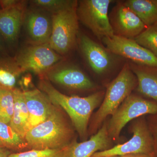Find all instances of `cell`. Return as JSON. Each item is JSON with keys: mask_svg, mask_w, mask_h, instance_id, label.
Here are the masks:
<instances>
[{"mask_svg": "<svg viewBox=\"0 0 157 157\" xmlns=\"http://www.w3.org/2000/svg\"><path fill=\"white\" fill-rule=\"evenodd\" d=\"M39 87L52 103L67 113L82 141L88 140V127L93 112L101 105L105 91L99 90L86 97L69 96L60 92L50 82L40 78Z\"/></svg>", "mask_w": 157, "mask_h": 157, "instance_id": "6da1fadb", "label": "cell"}, {"mask_svg": "<svg viewBox=\"0 0 157 157\" xmlns=\"http://www.w3.org/2000/svg\"><path fill=\"white\" fill-rule=\"evenodd\" d=\"M75 130L62 108L56 106L47 119L30 130L25 139L29 150L64 148L76 139Z\"/></svg>", "mask_w": 157, "mask_h": 157, "instance_id": "7a4b0ae2", "label": "cell"}, {"mask_svg": "<svg viewBox=\"0 0 157 157\" xmlns=\"http://www.w3.org/2000/svg\"><path fill=\"white\" fill-rule=\"evenodd\" d=\"M137 85V77L129 64L127 63L117 76L107 86L102 103L90 120L89 136L94 135L98 132L107 117L115 112Z\"/></svg>", "mask_w": 157, "mask_h": 157, "instance_id": "3957f363", "label": "cell"}, {"mask_svg": "<svg viewBox=\"0 0 157 157\" xmlns=\"http://www.w3.org/2000/svg\"><path fill=\"white\" fill-rule=\"evenodd\" d=\"M77 4L78 1L65 10L51 14L52 32L48 44L62 56L73 50L77 42L79 22Z\"/></svg>", "mask_w": 157, "mask_h": 157, "instance_id": "277c9868", "label": "cell"}, {"mask_svg": "<svg viewBox=\"0 0 157 157\" xmlns=\"http://www.w3.org/2000/svg\"><path fill=\"white\" fill-rule=\"evenodd\" d=\"M157 113V102L134 94L123 101L109 120L106 121L107 131L114 143L118 142L121 133L129 122L140 117Z\"/></svg>", "mask_w": 157, "mask_h": 157, "instance_id": "5b68a950", "label": "cell"}, {"mask_svg": "<svg viewBox=\"0 0 157 157\" xmlns=\"http://www.w3.org/2000/svg\"><path fill=\"white\" fill-rule=\"evenodd\" d=\"M129 132L133 135L130 140L125 143L118 144L109 149L97 152L91 157L121 156L135 154H157L155 150L153 138L144 116L132 121L129 127Z\"/></svg>", "mask_w": 157, "mask_h": 157, "instance_id": "8992f818", "label": "cell"}, {"mask_svg": "<svg viewBox=\"0 0 157 157\" xmlns=\"http://www.w3.org/2000/svg\"><path fill=\"white\" fill-rule=\"evenodd\" d=\"M111 0L78 1L77 14L78 21L92 32L101 41L114 36L109 22L108 9Z\"/></svg>", "mask_w": 157, "mask_h": 157, "instance_id": "52a82bcc", "label": "cell"}, {"mask_svg": "<svg viewBox=\"0 0 157 157\" xmlns=\"http://www.w3.org/2000/svg\"><path fill=\"white\" fill-rule=\"evenodd\" d=\"M14 59L23 73L32 71L40 77L59 63L63 56L53 50L47 43L25 47L19 51Z\"/></svg>", "mask_w": 157, "mask_h": 157, "instance_id": "ba28073f", "label": "cell"}, {"mask_svg": "<svg viewBox=\"0 0 157 157\" xmlns=\"http://www.w3.org/2000/svg\"><path fill=\"white\" fill-rule=\"evenodd\" d=\"M104 46L117 56L141 66L157 67V57L134 39L114 36L102 39Z\"/></svg>", "mask_w": 157, "mask_h": 157, "instance_id": "9c48e42d", "label": "cell"}, {"mask_svg": "<svg viewBox=\"0 0 157 157\" xmlns=\"http://www.w3.org/2000/svg\"><path fill=\"white\" fill-rule=\"evenodd\" d=\"M77 42L82 55L94 73L102 75L114 67L116 55L105 46L85 34L78 35Z\"/></svg>", "mask_w": 157, "mask_h": 157, "instance_id": "30bf717a", "label": "cell"}, {"mask_svg": "<svg viewBox=\"0 0 157 157\" xmlns=\"http://www.w3.org/2000/svg\"><path fill=\"white\" fill-rule=\"evenodd\" d=\"M40 78L76 90H87L96 87L82 70L76 66L67 64H57Z\"/></svg>", "mask_w": 157, "mask_h": 157, "instance_id": "8fae6325", "label": "cell"}, {"mask_svg": "<svg viewBox=\"0 0 157 157\" xmlns=\"http://www.w3.org/2000/svg\"><path fill=\"white\" fill-rule=\"evenodd\" d=\"M109 18L114 35L118 36L134 39L147 28L123 1L113 7Z\"/></svg>", "mask_w": 157, "mask_h": 157, "instance_id": "7c38bea8", "label": "cell"}, {"mask_svg": "<svg viewBox=\"0 0 157 157\" xmlns=\"http://www.w3.org/2000/svg\"><path fill=\"white\" fill-rule=\"evenodd\" d=\"M42 9L26 11L24 23L31 45L48 43L52 32V16Z\"/></svg>", "mask_w": 157, "mask_h": 157, "instance_id": "4fadbf2b", "label": "cell"}, {"mask_svg": "<svg viewBox=\"0 0 157 157\" xmlns=\"http://www.w3.org/2000/svg\"><path fill=\"white\" fill-rule=\"evenodd\" d=\"M26 104L28 110V132L49 117L56 106L48 96L40 90L35 89L23 91Z\"/></svg>", "mask_w": 157, "mask_h": 157, "instance_id": "5bb4252c", "label": "cell"}, {"mask_svg": "<svg viewBox=\"0 0 157 157\" xmlns=\"http://www.w3.org/2000/svg\"><path fill=\"white\" fill-rule=\"evenodd\" d=\"M26 1L9 9H0V35L9 45L17 42L26 12Z\"/></svg>", "mask_w": 157, "mask_h": 157, "instance_id": "9a60e30c", "label": "cell"}, {"mask_svg": "<svg viewBox=\"0 0 157 157\" xmlns=\"http://www.w3.org/2000/svg\"><path fill=\"white\" fill-rule=\"evenodd\" d=\"M106 121L89 139L79 143L75 139L70 144L67 157H91L97 152L113 147L114 142L108 134Z\"/></svg>", "mask_w": 157, "mask_h": 157, "instance_id": "2e32d148", "label": "cell"}, {"mask_svg": "<svg viewBox=\"0 0 157 157\" xmlns=\"http://www.w3.org/2000/svg\"><path fill=\"white\" fill-rule=\"evenodd\" d=\"M137 80L136 89L142 96L157 102V67L129 63Z\"/></svg>", "mask_w": 157, "mask_h": 157, "instance_id": "e0dca14e", "label": "cell"}, {"mask_svg": "<svg viewBox=\"0 0 157 157\" xmlns=\"http://www.w3.org/2000/svg\"><path fill=\"white\" fill-rule=\"evenodd\" d=\"M14 109L10 126L17 134L25 138L28 132L29 115L23 91L17 88L13 90Z\"/></svg>", "mask_w": 157, "mask_h": 157, "instance_id": "ac0fdd59", "label": "cell"}, {"mask_svg": "<svg viewBox=\"0 0 157 157\" xmlns=\"http://www.w3.org/2000/svg\"><path fill=\"white\" fill-rule=\"evenodd\" d=\"M147 27L157 23V0L123 1Z\"/></svg>", "mask_w": 157, "mask_h": 157, "instance_id": "d6986e66", "label": "cell"}, {"mask_svg": "<svg viewBox=\"0 0 157 157\" xmlns=\"http://www.w3.org/2000/svg\"><path fill=\"white\" fill-rule=\"evenodd\" d=\"M0 147L21 152L29 150L25 138L20 136L9 124L0 121Z\"/></svg>", "mask_w": 157, "mask_h": 157, "instance_id": "ffe728a7", "label": "cell"}, {"mask_svg": "<svg viewBox=\"0 0 157 157\" xmlns=\"http://www.w3.org/2000/svg\"><path fill=\"white\" fill-rule=\"evenodd\" d=\"M22 73L14 58H0V86L14 89L17 78Z\"/></svg>", "mask_w": 157, "mask_h": 157, "instance_id": "44dd1931", "label": "cell"}, {"mask_svg": "<svg viewBox=\"0 0 157 157\" xmlns=\"http://www.w3.org/2000/svg\"><path fill=\"white\" fill-rule=\"evenodd\" d=\"M14 109L13 90L0 86V121L10 124Z\"/></svg>", "mask_w": 157, "mask_h": 157, "instance_id": "7402d4cb", "label": "cell"}, {"mask_svg": "<svg viewBox=\"0 0 157 157\" xmlns=\"http://www.w3.org/2000/svg\"><path fill=\"white\" fill-rule=\"evenodd\" d=\"M134 40L157 57V25L148 27Z\"/></svg>", "mask_w": 157, "mask_h": 157, "instance_id": "603a6c76", "label": "cell"}, {"mask_svg": "<svg viewBox=\"0 0 157 157\" xmlns=\"http://www.w3.org/2000/svg\"><path fill=\"white\" fill-rule=\"evenodd\" d=\"M70 145L55 149L30 150L10 154L8 157H67Z\"/></svg>", "mask_w": 157, "mask_h": 157, "instance_id": "cb8c5ba5", "label": "cell"}, {"mask_svg": "<svg viewBox=\"0 0 157 157\" xmlns=\"http://www.w3.org/2000/svg\"><path fill=\"white\" fill-rule=\"evenodd\" d=\"M31 2L36 7L52 14L65 10L76 3V0H33Z\"/></svg>", "mask_w": 157, "mask_h": 157, "instance_id": "d4e9b609", "label": "cell"}, {"mask_svg": "<svg viewBox=\"0 0 157 157\" xmlns=\"http://www.w3.org/2000/svg\"><path fill=\"white\" fill-rule=\"evenodd\" d=\"M146 119L149 128L153 138L155 150L157 153V113L149 115Z\"/></svg>", "mask_w": 157, "mask_h": 157, "instance_id": "484cf974", "label": "cell"}, {"mask_svg": "<svg viewBox=\"0 0 157 157\" xmlns=\"http://www.w3.org/2000/svg\"><path fill=\"white\" fill-rule=\"evenodd\" d=\"M22 1L18 0H0L1 9H7L17 6Z\"/></svg>", "mask_w": 157, "mask_h": 157, "instance_id": "4316f807", "label": "cell"}, {"mask_svg": "<svg viewBox=\"0 0 157 157\" xmlns=\"http://www.w3.org/2000/svg\"><path fill=\"white\" fill-rule=\"evenodd\" d=\"M157 154L155 155H147L143 154H135L125 155L118 156L119 157H157Z\"/></svg>", "mask_w": 157, "mask_h": 157, "instance_id": "83f0119b", "label": "cell"}, {"mask_svg": "<svg viewBox=\"0 0 157 157\" xmlns=\"http://www.w3.org/2000/svg\"><path fill=\"white\" fill-rule=\"evenodd\" d=\"M10 154L11 153L9 150L0 147V157H8Z\"/></svg>", "mask_w": 157, "mask_h": 157, "instance_id": "f1b7e54d", "label": "cell"}, {"mask_svg": "<svg viewBox=\"0 0 157 157\" xmlns=\"http://www.w3.org/2000/svg\"><path fill=\"white\" fill-rule=\"evenodd\" d=\"M4 52V48H3L2 43V40H1V37H0V52Z\"/></svg>", "mask_w": 157, "mask_h": 157, "instance_id": "f546056e", "label": "cell"}, {"mask_svg": "<svg viewBox=\"0 0 157 157\" xmlns=\"http://www.w3.org/2000/svg\"><path fill=\"white\" fill-rule=\"evenodd\" d=\"M155 25H157V23L156 24H155Z\"/></svg>", "mask_w": 157, "mask_h": 157, "instance_id": "4dcf8cb0", "label": "cell"}, {"mask_svg": "<svg viewBox=\"0 0 157 157\" xmlns=\"http://www.w3.org/2000/svg\"><path fill=\"white\" fill-rule=\"evenodd\" d=\"M110 157H119L118 156Z\"/></svg>", "mask_w": 157, "mask_h": 157, "instance_id": "1f68e13d", "label": "cell"}, {"mask_svg": "<svg viewBox=\"0 0 157 157\" xmlns=\"http://www.w3.org/2000/svg\"></svg>", "mask_w": 157, "mask_h": 157, "instance_id": "d6a6232c", "label": "cell"}, {"mask_svg": "<svg viewBox=\"0 0 157 157\" xmlns=\"http://www.w3.org/2000/svg\"></svg>", "mask_w": 157, "mask_h": 157, "instance_id": "836d02e7", "label": "cell"}]
</instances>
